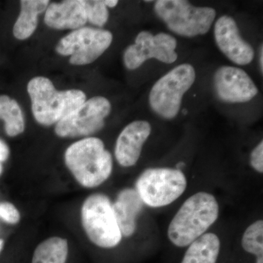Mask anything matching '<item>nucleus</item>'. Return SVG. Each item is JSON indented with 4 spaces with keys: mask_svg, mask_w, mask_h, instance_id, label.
<instances>
[{
    "mask_svg": "<svg viewBox=\"0 0 263 263\" xmlns=\"http://www.w3.org/2000/svg\"><path fill=\"white\" fill-rule=\"evenodd\" d=\"M219 206L216 197L199 192L186 199L170 223L167 236L177 247H186L200 238L217 220Z\"/></svg>",
    "mask_w": 263,
    "mask_h": 263,
    "instance_id": "nucleus-1",
    "label": "nucleus"
},
{
    "mask_svg": "<svg viewBox=\"0 0 263 263\" xmlns=\"http://www.w3.org/2000/svg\"><path fill=\"white\" fill-rule=\"evenodd\" d=\"M65 161L76 181L86 188L100 186L113 171L112 156L98 138H86L72 143L66 150Z\"/></svg>",
    "mask_w": 263,
    "mask_h": 263,
    "instance_id": "nucleus-2",
    "label": "nucleus"
},
{
    "mask_svg": "<svg viewBox=\"0 0 263 263\" xmlns=\"http://www.w3.org/2000/svg\"><path fill=\"white\" fill-rule=\"evenodd\" d=\"M34 119L39 124L51 126L72 113L86 101V95L79 89L58 91L50 79L35 77L27 85Z\"/></svg>",
    "mask_w": 263,
    "mask_h": 263,
    "instance_id": "nucleus-3",
    "label": "nucleus"
},
{
    "mask_svg": "<svg viewBox=\"0 0 263 263\" xmlns=\"http://www.w3.org/2000/svg\"><path fill=\"white\" fill-rule=\"evenodd\" d=\"M155 10L170 30L187 37L206 34L216 17L214 8L193 6L184 0H159Z\"/></svg>",
    "mask_w": 263,
    "mask_h": 263,
    "instance_id": "nucleus-4",
    "label": "nucleus"
},
{
    "mask_svg": "<svg viewBox=\"0 0 263 263\" xmlns=\"http://www.w3.org/2000/svg\"><path fill=\"white\" fill-rule=\"evenodd\" d=\"M81 221L88 238L97 247L112 249L121 243L122 235L118 226L110 199L103 194H93L85 200Z\"/></svg>",
    "mask_w": 263,
    "mask_h": 263,
    "instance_id": "nucleus-5",
    "label": "nucleus"
},
{
    "mask_svg": "<svg viewBox=\"0 0 263 263\" xmlns=\"http://www.w3.org/2000/svg\"><path fill=\"white\" fill-rule=\"evenodd\" d=\"M187 180L180 169L154 167L138 178L136 190L144 205L161 208L176 201L184 193Z\"/></svg>",
    "mask_w": 263,
    "mask_h": 263,
    "instance_id": "nucleus-6",
    "label": "nucleus"
},
{
    "mask_svg": "<svg viewBox=\"0 0 263 263\" xmlns=\"http://www.w3.org/2000/svg\"><path fill=\"white\" fill-rule=\"evenodd\" d=\"M195 79V68L190 64L175 67L160 78L151 90V108L164 119H174L179 114L183 95L192 87Z\"/></svg>",
    "mask_w": 263,
    "mask_h": 263,
    "instance_id": "nucleus-7",
    "label": "nucleus"
},
{
    "mask_svg": "<svg viewBox=\"0 0 263 263\" xmlns=\"http://www.w3.org/2000/svg\"><path fill=\"white\" fill-rule=\"evenodd\" d=\"M112 41L113 34L108 30L81 27L60 40L56 51L62 56H70L72 65H89L110 47Z\"/></svg>",
    "mask_w": 263,
    "mask_h": 263,
    "instance_id": "nucleus-8",
    "label": "nucleus"
},
{
    "mask_svg": "<svg viewBox=\"0 0 263 263\" xmlns=\"http://www.w3.org/2000/svg\"><path fill=\"white\" fill-rule=\"evenodd\" d=\"M111 105L103 97H94L57 123L55 133L61 138L89 136L101 130Z\"/></svg>",
    "mask_w": 263,
    "mask_h": 263,
    "instance_id": "nucleus-9",
    "label": "nucleus"
},
{
    "mask_svg": "<svg viewBox=\"0 0 263 263\" xmlns=\"http://www.w3.org/2000/svg\"><path fill=\"white\" fill-rule=\"evenodd\" d=\"M177 41L173 36L160 32L156 35L142 31L136 37L134 44L128 46L124 53L126 67L133 70L141 67L147 60L156 59L166 64H172L177 60L175 50Z\"/></svg>",
    "mask_w": 263,
    "mask_h": 263,
    "instance_id": "nucleus-10",
    "label": "nucleus"
},
{
    "mask_svg": "<svg viewBox=\"0 0 263 263\" xmlns=\"http://www.w3.org/2000/svg\"><path fill=\"white\" fill-rule=\"evenodd\" d=\"M214 87L221 101L230 103L250 101L258 93V89L250 76L242 69L222 66L214 76Z\"/></svg>",
    "mask_w": 263,
    "mask_h": 263,
    "instance_id": "nucleus-11",
    "label": "nucleus"
},
{
    "mask_svg": "<svg viewBox=\"0 0 263 263\" xmlns=\"http://www.w3.org/2000/svg\"><path fill=\"white\" fill-rule=\"evenodd\" d=\"M214 37L220 51L237 65H249L253 60V48L240 36L236 22L229 15H222L216 21Z\"/></svg>",
    "mask_w": 263,
    "mask_h": 263,
    "instance_id": "nucleus-12",
    "label": "nucleus"
},
{
    "mask_svg": "<svg viewBox=\"0 0 263 263\" xmlns=\"http://www.w3.org/2000/svg\"><path fill=\"white\" fill-rule=\"evenodd\" d=\"M152 132L146 121H135L128 124L118 137L115 157L122 167H132L138 162L142 148Z\"/></svg>",
    "mask_w": 263,
    "mask_h": 263,
    "instance_id": "nucleus-13",
    "label": "nucleus"
},
{
    "mask_svg": "<svg viewBox=\"0 0 263 263\" xmlns=\"http://www.w3.org/2000/svg\"><path fill=\"white\" fill-rule=\"evenodd\" d=\"M45 23L55 29H78L87 22L83 0L53 3L46 9Z\"/></svg>",
    "mask_w": 263,
    "mask_h": 263,
    "instance_id": "nucleus-14",
    "label": "nucleus"
},
{
    "mask_svg": "<svg viewBox=\"0 0 263 263\" xmlns=\"http://www.w3.org/2000/svg\"><path fill=\"white\" fill-rule=\"evenodd\" d=\"M143 205L144 203L134 189H124L119 193L112 207L122 236L129 238L134 234L137 219L143 211Z\"/></svg>",
    "mask_w": 263,
    "mask_h": 263,
    "instance_id": "nucleus-15",
    "label": "nucleus"
},
{
    "mask_svg": "<svg viewBox=\"0 0 263 263\" xmlns=\"http://www.w3.org/2000/svg\"><path fill=\"white\" fill-rule=\"evenodd\" d=\"M21 12L13 27L15 37L21 41L32 35L37 27V18L41 13L47 9L48 0H22Z\"/></svg>",
    "mask_w": 263,
    "mask_h": 263,
    "instance_id": "nucleus-16",
    "label": "nucleus"
},
{
    "mask_svg": "<svg viewBox=\"0 0 263 263\" xmlns=\"http://www.w3.org/2000/svg\"><path fill=\"white\" fill-rule=\"evenodd\" d=\"M188 247L181 263H216L221 242L215 233H206Z\"/></svg>",
    "mask_w": 263,
    "mask_h": 263,
    "instance_id": "nucleus-17",
    "label": "nucleus"
},
{
    "mask_svg": "<svg viewBox=\"0 0 263 263\" xmlns=\"http://www.w3.org/2000/svg\"><path fill=\"white\" fill-rule=\"evenodd\" d=\"M68 256L67 240L60 237H51L36 247L31 263H67Z\"/></svg>",
    "mask_w": 263,
    "mask_h": 263,
    "instance_id": "nucleus-18",
    "label": "nucleus"
},
{
    "mask_svg": "<svg viewBox=\"0 0 263 263\" xmlns=\"http://www.w3.org/2000/svg\"><path fill=\"white\" fill-rule=\"evenodd\" d=\"M0 119L4 120L5 133L8 136H18L25 129L22 109L15 100L7 95L0 96Z\"/></svg>",
    "mask_w": 263,
    "mask_h": 263,
    "instance_id": "nucleus-19",
    "label": "nucleus"
},
{
    "mask_svg": "<svg viewBox=\"0 0 263 263\" xmlns=\"http://www.w3.org/2000/svg\"><path fill=\"white\" fill-rule=\"evenodd\" d=\"M245 252L253 254L257 258L263 257V221H254L246 229L241 239Z\"/></svg>",
    "mask_w": 263,
    "mask_h": 263,
    "instance_id": "nucleus-20",
    "label": "nucleus"
},
{
    "mask_svg": "<svg viewBox=\"0 0 263 263\" xmlns=\"http://www.w3.org/2000/svg\"><path fill=\"white\" fill-rule=\"evenodd\" d=\"M87 22L98 27H103L108 20V8L103 1H84Z\"/></svg>",
    "mask_w": 263,
    "mask_h": 263,
    "instance_id": "nucleus-21",
    "label": "nucleus"
},
{
    "mask_svg": "<svg viewBox=\"0 0 263 263\" xmlns=\"http://www.w3.org/2000/svg\"><path fill=\"white\" fill-rule=\"evenodd\" d=\"M0 218L9 224H17L20 221V213L10 202H2L0 203Z\"/></svg>",
    "mask_w": 263,
    "mask_h": 263,
    "instance_id": "nucleus-22",
    "label": "nucleus"
},
{
    "mask_svg": "<svg viewBox=\"0 0 263 263\" xmlns=\"http://www.w3.org/2000/svg\"><path fill=\"white\" fill-rule=\"evenodd\" d=\"M251 166L259 174L263 173V141L252 150L250 156Z\"/></svg>",
    "mask_w": 263,
    "mask_h": 263,
    "instance_id": "nucleus-23",
    "label": "nucleus"
},
{
    "mask_svg": "<svg viewBox=\"0 0 263 263\" xmlns=\"http://www.w3.org/2000/svg\"><path fill=\"white\" fill-rule=\"evenodd\" d=\"M10 150L8 145L4 141L0 140V162H5L8 159Z\"/></svg>",
    "mask_w": 263,
    "mask_h": 263,
    "instance_id": "nucleus-24",
    "label": "nucleus"
},
{
    "mask_svg": "<svg viewBox=\"0 0 263 263\" xmlns=\"http://www.w3.org/2000/svg\"><path fill=\"white\" fill-rule=\"evenodd\" d=\"M104 4L105 5V6L107 8H114V7L117 6L119 2L117 0H105V1H103Z\"/></svg>",
    "mask_w": 263,
    "mask_h": 263,
    "instance_id": "nucleus-25",
    "label": "nucleus"
},
{
    "mask_svg": "<svg viewBox=\"0 0 263 263\" xmlns=\"http://www.w3.org/2000/svg\"><path fill=\"white\" fill-rule=\"evenodd\" d=\"M259 67H260L261 72H263V48L262 45H261L260 49H259Z\"/></svg>",
    "mask_w": 263,
    "mask_h": 263,
    "instance_id": "nucleus-26",
    "label": "nucleus"
},
{
    "mask_svg": "<svg viewBox=\"0 0 263 263\" xmlns=\"http://www.w3.org/2000/svg\"><path fill=\"white\" fill-rule=\"evenodd\" d=\"M3 247H4V240L0 239V252L3 250Z\"/></svg>",
    "mask_w": 263,
    "mask_h": 263,
    "instance_id": "nucleus-27",
    "label": "nucleus"
},
{
    "mask_svg": "<svg viewBox=\"0 0 263 263\" xmlns=\"http://www.w3.org/2000/svg\"><path fill=\"white\" fill-rule=\"evenodd\" d=\"M255 263H263V257H262V258L256 259Z\"/></svg>",
    "mask_w": 263,
    "mask_h": 263,
    "instance_id": "nucleus-28",
    "label": "nucleus"
},
{
    "mask_svg": "<svg viewBox=\"0 0 263 263\" xmlns=\"http://www.w3.org/2000/svg\"><path fill=\"white\" fill-rule=\"evenodd\" d=\"M3 164H2V162H0V175H1L2 173H3Z\"/></svg>",
    "mask_w": 263,
    "mask_h": 263,
    "instance_id": "nucleus-29",
    "label": "nucleus"
},
{
    "mask_svg": "<svg viewBox=\"0 0 263 263\" xmlns=\"http://www.w3.org/2000/svg\"><path fill=\"white\" fill-rule=\"evenodd\" d=\"M187 113V110H183V114H186Z\"/></svg>",
    "mask_w": 263,
    "mask_h": 263,
    "instance_id": "nucleus-30",
    "label": "nucleus"
}]
</instances>
